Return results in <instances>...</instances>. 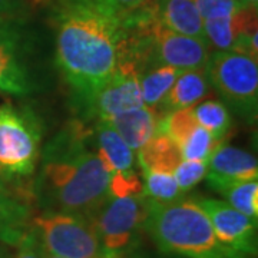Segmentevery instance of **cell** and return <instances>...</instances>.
Segmentation results:
<instances>
[{"label": "cell", "mask_w": 258, "mask_h": 258, "mask_svg": "<svg viewBox=\"0 0 258 258\" xmlns=\"http://www.w3.org/2000/svg\"><path fill=\"white\" fill-rule=\"evenodd\" d=\"M32 195L0 178V241L16 247L32 224Z\"/></svg>", "instance_id": "obj_14"}, {"label": "cell", "mask_w": 258, "mask_h": 258, "mask_svg": "<svg viewBox=\"0 0 258 258\" xmlns=\"http://www.w3.org/2000/svg\"><path fill=\"white\" fill-rule=\"evenodd\" d=\"M192 108L168 112L164 116H161L158 119L155 134L165 135L172 142H175L178 147H181L189 138L194 129L198 126V122L194 116Z\"/></svg>", "instance_id": "obj_24"}, {"label": "cell", "mask_w": 258, "mask_h": 258, "mask_svg": "<svg viewBox=\"0 0 258 258\" xmlns=\"http://www.w3.org/2000/svg\"><path fill=\"white\" fill-rule=\"evenodd\" d=\"M192 201L205 212L221 244L244 257H257V220L215 198L198 195Z\"/></svg>", "instance_id": "obj_12"}, {"label": "cell", "mask_w": 258, "mask_h": 258, "mask_svg": "<svg viewBox=\"0 0 258 258\" xmlns=\"http://www.w3.org/2000/svg\"><path fill=\"white\" fill-rule=\"evenodd\" d=\"M135 258H152V257H148V255H137Z\"/></svg>", "instance_id": "obj_34"}, {"label": "cell", "mask_w": 258, "mask_h": 258, "mask_svg": "<svg viewBox=\"0 0 258 258\" xmlns=\"http://www.w3.org/2000/svg\"><path fill=\"white\" fill-rule=\"evenodd\" d=\"M122 258H123V257H122Z\"/></svg>", "instance_id": "obj_35"}, {"label": "cell", "mask_w": 258, "mask_h": 258, "mask_svg": "<svg viewBox=\"0 0 258 258\" xmlns=\"http://www.w3.org/2000/svg\"><path fill=\"white\" fill-rule=\"evenodd\" d=\"M93 139L102 161L111 174V197H129L142 194V181L135 169V152L120 138L109 122L96 120Z\"/></svg>", "instance_id": "obj_10"}, {"label": "cell", "mask_w": 258, "mask_h": 258, "mask_svg": "<svg viewBox=\"0 0 258 258\" xmlns=\"http://www.w3.org/2000/svg\"><path fill=\"white\" fill-rule=\"evenodd\" d=\"M145 201L144 231L162 252L184 258H247L220 242L208 217L192 200Z\"/></svg>", "instance_id": "obj_3"}, {"label": "cell", "mask_w": 258, "mask_h": 258, "mask_svg": "<svg viewBox=\"0 0 258 258\" xmlns=\"http://www.w3.org/2000/svg\"><path fill=\"white\" fill-rule=\"evenodd\" d=\"M240 5H242L244 8H249V9H257L258 8V0H237Z\"/></svg>", "instance_id": "obj_31"}, {"label": "cell", "mask_w": 258, "mask_h": 258, "mask_svg": "<svg viewBox=\"0 0 258 258\" xmlns=\"http://www.w3.org/2000/svg\"><path fill=\"white\" fill-rule=\"evenodd\" d=\"M101 8L118 18H128L138 10L145 9L154 0H95Z\"/></svg>", "instance_id": "obj_28"}, {"label": "cell", "mask_w": 258, "mask_h": 258, "mask_svg": "<svg viewBox=\"0 0 258 258\" xmlns=\"http://www.w3.org/2000/svg\"><path fill=\"white\" fill-rule=\"evenodd\" d=\"M32 200L42 211L74 214L93 222L111 197V174L95 145L93 131L75 120L40 151Z\"/></svg>", "instance_id": "obj_2"}, {"label": "cell", "mask_w": 258, "mask_h": 258, "mask_svg": "<svg viewBox=\"0 0 258 258\" xmlns=\"http://www.w3.org/2000/svg\"><path fill=\"white\" fill-rule=\"evenodd\" d=\"M142 195L148 201L166 204L184 198V192L178 186L172 174L142 171Z\"/></svg>", "instance_id": "obj_23"}, {"label": "cell", "mask_w": 258, "mask_h": 258, "mask_svg": "<svg viewBox=\"0 0 258 258\" xmlns=\"http://www.w3.org/2000/svg\"><path fill=\"white\" fill-rule=\"evenodd\" d=\"M152 9L164 28L185 36L205 39L204 20L195 0H154Z\"/></svg>", "instance_id": "obj_16"}, {"label": "cell", "mask_w": 258, "mask_h": 258, "mask_svg": "<svg viewBox=\"0 0 258 258\" xmlns=\"http://www.w3.org/2000/svg\"><path fill=\"white\" fill-rule=\"evenodd\" d=\"M208 166L204 161H186L182 159L174 171V178L182 192L191 191L197 184H200L207 176Z\"/></svg>", "instance_id": "obj_26"}, {"label": "cell", "mask_w": 258, "mask_h": 258, "mask_svg": "<svg viewBox=\"0 0 258 258\" xmlns=\"http://www.w3.org/2000/svg\"><path fill=\"white\" fill-rule=\"evenodd\" d=\"M43 125L29 106L0 103V178L18 188H25L36 171L42 151ZM30 194V192H29Z\"/></svg>", "instance_id": "obj_4"}, {"label": "cell", "mask_w": 258, "mask_h": 258, "mask_svg": "<svg viewBox=\"0 0 258 258\" xmlns=\"http://www.w3.org/2000/svg\"><path fill=\"white\" fill-rule=\"evenodd\" d=\"M16 247L18 254L15 258H45V248L32 228L23 235Z\"/></svg>", "instance_id": "obj_29"}, {"label": "cell", "mask_w": 258, "mask_h": 258, "mask_svg": "<svg viewBox=\"0 0 258 258\" xmlns=\"http://www.w3.org/2000/svg\"><path fill=\"white\" fill-rule=\"evenodd\" d=\"M142 105L138 66L122 53L116 71L83 106V111L88 118L109 122L116 115Z\"/></svg>", "instance_id": "obj_9"}, {"label": "cell", "mask_w": 258, "mask_h": 258, "mask_svg": "<svg viewBox=\"0 0 258 258\" xmlns=\"http://www.w3.org/2000/svg\"><path fill=\"white\" fill-rule=\"evenodd\" d=\"M30 228L49 254L62 258H102L95 225L88 218L42 211L33 215Z\"/></svg>", "instance_id": "obj_7"}, {"label": "cell", "mask_w": 258, "mask_h": 258, "mask_svg": "<svg viewBox=\"0 0 258 258\" xmlns=\"http://www.w3.org/2000/svg\"><path fill=\"white\" fill-rule=\"evenodd\" d=\"M204 33L215 52H240L257 59V9H241L222 19L204 20Z\"/></svg>", "instance_id": "obj_13"}, {"label": "cell", "mask_w": 258, "mask_h": 258, "mask_svg": "<svg viewBox=\"0 0 258 258\" xmlns=\"http://www.w3.org/2000/svg\"><path fill=\"white\" fill-rule=\"evenodd\" d=\"M148 32L151 40L148 68L157 64H168L178 71L205 68L211 55V47L205 39L185 36L164 28L155 15L149 22Z\"/></svg>", "instance_id": "obj_11"}, {"label": "cell", "mask_w": 258, "mask_h": 258, "mask_svg": "<svg viewBox=\"0 0 258 258\" xmlns=\"http://www.w3.org/2000/svg\"><path fill=\"white\" fill-rule=\"evenodd\" d=\"M45 258H62V257H57V255H53V254H49L46 249H45Z\"/></svg>", "instance_id": "obj_33"}, {"label": "cell", "mask_w": 258, "mask_h": 258, "mask_svg": "<svg viewBox=\"0 0 258 258\" xmlns=\"http://www.w3.org/2000/svg\"><path fill=\"white\" fill-rule=\"evenodd\" d=\"M207 178L211 188L241 181H257V158L240 148L220 142L207 161Z\"/></svg>", "instance_id": "obj_15"}, {"label": "cell", "mask_w": 258, "mask_h": 258, "mask_svg": "<svg viewBox=\"0 0 258 258\" xmlns=\"http://www.w3.org/2000/svg\"><path fill=\"white\" fill-rule=\"evenodd\" d=\"M203 20L228 18L241 9H245L237 0H195Z\"/></svg>", "instance_id": "obj_27"}, {"label": "cell", "mask_w": 258, "mask_h": 258, "mask_svg": "<svg viewBox=\"0 0 258 258\" xmlns=\"http://www.w3.org/2000/svg\"><path fill=\"white\" fill-rule=\"evenodd\" d=\"M56 64L81 108L116 71L128 45L126 18L95 0H56Z\"/></svg>", "instance_id": "obj_1"}, {"label": "cell", "mask_w": 258, "mask_h": 258, "mask_svg": "<svg viewBox=\"0 0 258 258\" xmlns=\"http://www.w3.org/2000/svg\"><path fill=\"white\" fill-rule=\"evenodd\" d=\"M205 74L225 106H230L247 123L257 120V59L232 50L214 52L207 60Z\"/></svg>", "instance_id": "obj_5"}, {"label": "cell", "mask_w": 258, "mask_h": 258, "mask_svg": "<svg viewBox=\"0 0 258 258\" xmlns=\"http://www.w3.org/2000/svg\"><path fill=\"white\" fill-rule=\"evenodd\" d=\"M159 118L161 116L158 115L157 109L142 105L139 108L116 115L109 120V123L119 134L120 138L126 142V145L137 154L155 135Z\"/></svg>", "instance_id": "obj_17"}, {"label": "cell", "mask_w": 258, "mask_h": 258, "mask_svg": "<svg viewBox=\"0 0 258 258\" xmlns=\"http://www.w3.org/2000/svg\"><path fill=\"white\" fill-rule=\"evenodd\" d=\"M37 85L35 52L22 30L20 19H0V91L25 96L35 92Z\"/></svg>", "instance_id": "obj_8"}, {"label": "cell", "mask_w": 258, "mask_h": 258, "mask_svg": "<svg viewBox=\"0 0 258 258\" xmlns=\"http://www.w3.org/2000/svg\"><path fill=\"white\" fill-rule=\"evenodd\" d=\"M222 141H217L208 131H205L203 126H197L194 132L189 135V138L185 141L179 147L181 157L186 161H204L207 162L208 158L212 154L214 148L217 147Z\"/></svg>", "instance_id": "obj_25"}, {"label": "cell", "mask_w": 258, "mask_h": 258, "mask_svg": "<svg viewBox=\"0 0 258 258\" xmlns=\"http://www.w3.org/2000/svg\"><path fill=\"white\" fill-rule=\"evenodd\" d=\"M181 71L168 64H157L145 69L139 75L141 93L145 106L157 109L159 103L165 98L166 92L175 82L176 76Z\"/></svg>", "instance_id": "obj_20"}, {"label": "cell", "mask_w": 258, "mask_h": 258, "mask_svg": "<svg viewBox=\"0 0 258 258\" xmlns=\"http://www.w3.org/2000/svg\"><path fill=\"white\" fill-rule=\"evenodd\" d=\"M137 154L142 171L174 174L182 161L179 147L162 134H155Z\"/></svg>", "instance_id": "obj_19"}, {"label": "cell", "mask_w": 258, "mask_h": 258, "mask_svg": "<svg viewBox=\"0 0 258 258\" xmlns=\"http://www.w3.org/2000/svg\"><path fill=\"white\" fill-rule=\"evenodd\" d=\"M25 9V0H0V19H22Z\"/></svg>", "instance_id": "obj_30"}, {"label": "cell", "mask_w": 258, "mask_h": 258, "mask_svg": "<svg viewBox=\"0 0 258 258\" xmlns=\"http://www.w3.org/2000/svg\"><path fill=\"white\" fill-rule=\"evenodd\" d=\"M147 201L142 194L109 197L93 218L102 258H122L138 242L144 230Z\"/></svg>", "instance_id": "obj_6"}, {"label": "cell", "mask_w": 258, "mask_h": 258, "mask_svg": "<svg viewBox=\"0 0 258 258\" xmlns=\"http://www.w3.org/2000/svg\"><path fill=\"white\" fill-rule=\"evenodd\" d=\"M208 89L210 82L205 74V68L181 71L176 76L175 82L172 83L171 89L166 92L165 98L159 103V108H162L165 113L192 108L195 103L203 101Z\"/></svg>", "instance_id": "obj_18"}, {"label": "cell", "mask_w": 258, "mask_h": 258, "mask_svg": "<svg viewBox=\"0 0 258 258\" xmlns=\"http://www.w3.org/2000/svg\"><path fill=\"white\" fill-rule=\"evenodd\" d=\"M194 116L200 126L208 131L217 141H222L231 128V115L228 108L220 101L201 102L194 106Z\"/></svg>", "instance_id": "obj_22"}, {"label": "cell", "mask_w": 258, "mask_h": 258, "mask_svg": "<svg viewBox=\"0 0 258 258\" xmlns=\"http://www.w3.org/2000/svg\"><path fill=\"white\" fill-rule=\"evenodd\" d=\"M221 194L225 203L232 208L242 212L252 220L258 217V179L257 181H241L214 188Z\"/></svg>", "instance_id": "obj_21"}, {"label": "cell", "mask_w": 258, "mask_h": 258, "mask_svg": "<svg viewBox=\"0 0 258 258\" xmlns=\"http://www.w3.org/2000/svg\"><path fill=\"white\" fill-rule=\"evenodd\" d=\"M0 258H10V255L5 249H0Z\"/></svg>", "instance_id": "obj_32"}]
</instances>
